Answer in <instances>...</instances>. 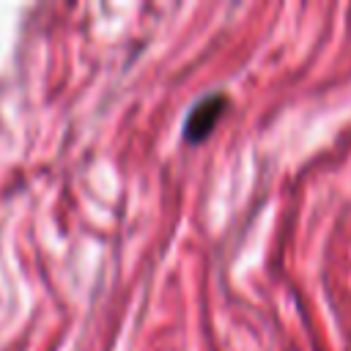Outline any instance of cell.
Here are the masks:
<instances>
[{"label":"cell","instance_id":"6da1fadb","mask_svg":"<svg viewBox=\"0 0 351 351\" xmlns=\"http://www.w3.org/2000/svg\"><path fill=\"white\" fill-rule=\"evenodd\" d=\"M228 104H230V101H228V96H225L222 90H211V93L200 96V99L189 107V112H186V118H184V126H181L184 143L197 145V143L208 140V134L214 132V126H217L219 118L225 115Z\"/></svg>","mask_w":351,"mask_h":351}]
</instances>
